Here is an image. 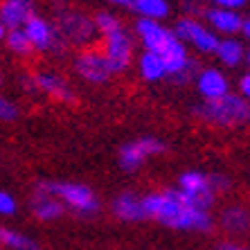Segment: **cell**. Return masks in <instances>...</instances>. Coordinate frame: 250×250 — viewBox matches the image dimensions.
<instances>
[{"mask_svg": "<svg viewBox=\"0 0 250 250\" xmlns=\"http://www.w3.org/2000/svg\"><path fill=\"white\" fill-rule=\"evenodd\" d=\"M201 21H203V23L208 25L219 39H223V36H239V32H241V23H244V14L209 5L208 9H205V14H203Z\"/></svg>", "mask_w": 250, "mask_h": 250, "instance_id": "cell-15", "label": "cell"}, {"mask_svg": "<svg viewBox=\"0 0 250 250\" xmlns=\"http://www.w3.org/2000/svg\"><path fill=\"white\" fill-rule=\"evenodd\" d=\"M108 5H115V7H128L131 5V0H104Z\"/></svg>", "mask_w": 250, "mask_h": 250, "instance_id": "cell-33", "label": "cell"}, {"mask_svg": "<svg viewBox=\"0 0 250 250\" xmlns=\"http://www.w3.org/2000/svg\"><path fill=\"white\" fill-rule=\"evenodd\" d=\"M128 9L138 18L160 21V23H167V18L171 16V2L169 0H131Z\"/></svg>", "mask_w": 250, "mask_h": 250, "instance_id": "cell-21", "label": "cell"}, {"mask_svg": "<svg viewBox=\"0 0 250 250\" xmlns=\"http://www.w3.org/2000/svg\"><path fill=\"white\" fill-rule=\"evenodd\" d=\"M72 70L82 82L90 83V86H104L115 77L104 52L95 45L83 47L72 57Z\"/></svg>", "mask_w": 250, "mask_h": 250, "instance_id": "cell-11", "label": "cell"}, {"mask_svg": "<svg viewBox=\"0 0 250 250\" xmlns=\"http://www.w3.org/2000/svg\"><path fill=\"white\" fill-rule=\"evenodd\" d=\"M239 36H244L246 41H248V45H250V16H244V23H241V32H239Z\"/></svg>", "mask_w": 250, "mask_h": 250, "instance_id": "cell-32", "label": "cell"}, {"mask_svg": "<svg viewBox=\"0 0 250 250\" xmlns=\"http://www.w3.org/2000/svg\"><path fill=\"white\" fill-rule=\"evenodd\" d=\"M0 86H2V72H0Z\"/></svg>", "mask_w": 250, "mask_h": 250, "instance_id": "cell-36", "label": "cell"}, {"mask_svg": "<svg viewBox=\"0 0 250 250\" xmlns=\"http://www.w3.org/2000/svg\"><path fill=\"white\" fill-rule=\"evenodd\" d=\"M167 153V142L156 135H140V138H133L124 142L120 146V153H117V165L122 171L126 174H133L138 169L145 167L151 158H158Z\"/></svg>", "mask_w": 250, "mask_h": 250, "instance_id": "cell-7", "label": "cell"}, {"mask_svg": "<svg viewBox=\"0 0 250 250\" xmlns=\"http://www.w3.org/2000/svg\"><path fill=\"white\" fill-rule=\"evenodd\" d=\"M244 63L248 65V70H250V45H246V61Z\"/></svg>", "mask_w": 250, "mask_h": 250, "instance_id": "cell-35", "label": "cell"}, {"mask_svg": "<svg viewBox=\"0 0 250 250\" xmlns=\"http://www.w3.org/2000/svg\"><path fill=\"white\" fill-rule=\"evenodd\" d=\"M5 36H7V27H5L2 23H0V43L5 41Z\"/></svg>", "mask_w": 250, "mask_h": 250, "instance_id": "cell-34", "label": "cell"}, {"mask_svg": "<svg viewBox=\"0 0 250 250\" xmlns=\"http://www.w3.org/2000/svg\"><path fill=\"white\" fill-rule=\"evenodd\" d=\"M216 226L221 228V232H226L230 239L246 237L250 232V208L244 203H228L219 212Z\"/></svg>", "mask_w": 250, "mask_h": 250, "instance_id": "cell-14", "label": "cell"}, {"mask_svg": "<svg viewBox=\"0 0 250 250\" xmlns=\"http://www.w3.org/2000/svg\"><path fill=\"white\" fill-rule=\"evenodd\" d=\"M57 9V16H54V27H57V34L59 39L63 41L65 47H90L93 41L97 39V29H95L93 23V16L79 12V9H72L68 5H61L54 7Z\"/></svg>", "mask_w": 250, "mask_h": 250, "instance_id": "cell-5", "label": "cell"}, {"mask_svg": "<svg viewBox=\"0 0 250 250\" xmlns=\"http://www.w3.org/2000/svg\"><path fill=\"white\" fill-rule=\"evenodd\" d=\"M214 250H250V246L241 244L239 239H223L214 246Z\"/></svg>", "mask_w": 250, "mask_h": 250, "instance_id": "cell-31", "label": "cell"}, {"mask_svg": "<svg viewBox=\"0 0 250 250\" xmlns=\"http://www.w3.org/2000/svg\"><path fill=\"white\" fill-rule=\"evenodd\" d=\"M2 43H5L7 50L18 59H27L34 54V47H32V43H29L27 34H25L23 29H7V36Z\"/></svg>", "mask_w": 250, "mask_h": 250, "instance_id": "cell-23", "label": "cell"}, {"mask_svg": "<svg viewBox=\"0 0 250 250\" xmlns=\"http://www.w3.org/2000/svg\"><path fill=\"white\" fill-rule=\"evenodd\" d=\"M214 57L221 68L234 70L239 65H244L246 61V43L239 36H223V39H219Z\"/></svg>", "mask_w": 250, "mask_h": 250, "instance_id": "cell-19", "label": "cell"}, {"mask_svg": "<svg viewBox=\"0 0 250 250\" xmlns=\"http://www.w3.org/2000/svg\"><path fill=\"white\" fill-rule=\"evenodd\" d=\"M192 83L196 88L201 102H214V99H221L228 93H232V82H230L226 70H221L219 65H203V68H198Z\"/></svg>", "mask_w": 250, "mask_h": 250, "instance_id": "cell-13", "label": "cell"}, {"mask_svg": "<svg viewBox=\"0 0 250 250\" xmlns=\"http://www.w3.org/2000/svg\"><path fill=\"white\" fill-rule=\"evenodd\" d=\"M142 208H145L146 219H151L169 230L209 234L216 228V219L212 212L189 208L174 187L142 194Z\"/></svg>", "mask_w": 250, "mask_h": 250, "instance_id": "cell-2", "label": "cell"}, {"mask_svg": "<svg viewBox=\"0 0 250 250\" xmlns=\"http://www.w3.org/2000/svg\"><path fill=\"white\" fill-rule=\"evenodd\" d=\"M135 68L142 82L146 83H160L167 82V70H165V61L163 57H158L153 52H142L135 57Z\"/></svg>", "mask_w": 250, "mask_h": 250, "instance_id": "cell-20", "label": "cell"}, {"mask_svg": "<svg viewBox=\"0 0 250 250\" xmlns=\"http://www.w3.org/2000/svg\"><path fill=\"white\" fill-rule=\"evenodd\" d=\"M174 34L178 36V41L187 47L194 50L201 57H214V50L219 45V36L201 21V18L192 16H181L174 23Z\"/></svg>", "mask_w": 250, "mask_h": 250, "instance_id": "cell-9", "label": "cell"}, {"mask_svg": "<svg viewBox=\"0 0 250 250\" xmlns=\"http://www.w3.org/2000/svg\"><path fill=\"white\" fill-rule=\"evenodd\" d=\"M212 7H221V9H230V12H241L250 0H208Z\"/></svg>", "mask_w": 250, "mask_h": 250, "instance_id": "cell-29", "label": "cell"}, {"mask_svg": "<svg viewBox=\"0 0 250 250\" xmlns=\"http://www.w3.org/2000/svg\"><path fill=\"white\" fill-rule=\"evenodd\" d=\"M181 7H183V16H192V18H203L205 9H208V2L205 0H181Z\"/></svg>", "mask_w": 250, "mask_h": 250, "instance_id": "cell-27", "label": "cell"}, {"mask_svg": "<svg viewBox=\"0 0 250 250\" xmlns=\"http://www.w3.org/2000/svg\"><path fill=\"white\" fill-rule=\"evenodd\" d=\"M209 183H212V189H214L216 196L219 194H228L232 189V178L228 174H209Z\"/></svg>", "mask_w": 250, "mask_h": 250, "instance_id": "cell-28", "label": "cell"}, {"mask_svg": "<svg viewBox=\"0 0 250 250\" xmlns=\"http://www.w3.org/2000/svg\"><path fill=\"white\" fill-rule=\"evenodd\" d=\"M192 115L198 122L208 124L212 128L237 131V128L250 126V104L244 97H239L234 90L221 99H214V102H198V104H194Z\"/></svg>", "mask_w": 250, "mask_h": 250, "instance_id": "cell-3", "label": "cell"}, {"mask_svg": "<svg viewBox=\"0 0 250 250\" xmlns=\"http://www.w3.org/2000/svg\"><path fill=\"white\" fill-rule=\"evenodd\" d=\"M111 212L117 221L122 223H142L146 221L145 208H142V194L126 189L120 192L115 198L111 201Z\"/></svg>", "mask_w": 250, "mask_h": 250, "instance_id": "cell-17", "label": "cell"}, {"mask_svg": "<svg viewBox=\"0 0 250 250\" xmlns=\"http://www.w3.org/2000/svg\"><path fill=\"white\" fill-rule=\"evenodd\" d=\"M27 208H29V214L34 216L39 223H54L68 214L59 198H54L52 194H47V192H41L36 187L32 189Z\"/></svg>", "mask_w": 250, "mask_h": 250, "instance_id": "cell-16", "label": "cell"}, {"mask_svg": "<svg viewBox=\"0 0 250 250\" xmlns=\"http://www.w3.org/2000/svg\"><path fill=\"white\" fill-rule=\"evenodd\" d=\"M106 61L111 65L113 75H124L135 61V50H138V41H135L133 32H128L126 27H120L111 34L102 36V47Z\"/></svg>", "mask_w": 250, "mask_h": 250, "instance_id": "cell-10", "label": "cell"}, {"mask_svg": "<svg viewBox=\"0 0 250 250\" xmlns=\"http://www.w3.org/2000/svg\"><path fill=\"white\" fill-rule=\"evenodd\" d=\"M0 250H43L41 244L27 232L0 223Z\"/></svg>", "mask_w": 250, "mask_h": 250, "instance_id": "cell-22", "label": "cell"}, {"mask_svg": "<svg viewBox=\"0 0 250 250\" xmlns=\"http://www.w3.org/2000/svg\"><path fill=\"white\" fill-rule=\"evenodd\" d=\"M34 14V0H0V23L7 29H23Z\"/></svg>", "mask_w": 250, "mask_h": 250, "instance_id": "cell-18", "label": "cell"}, {"mask_svg": "<svg viewBox=\"0 0 250 250\" xmlns=\"http://www.w3.org/2000/svg\"><path fill=\"white\" fill-rule=\"evenodd\" d=\"M18 214V198L7 189H0V219H12Z\"/></svg>", "mask_w": 250, "mask_h": 250, "instance_id": "cell-26", "label": "cell"}, {"mask_svg": "<svg viewBox=\"0 0 250 250\" xmlns=\"http://www.w3.org/2000/svg\"><path fill=\"white\" fill-rule=\"evenodd\" d=\"M36 189L52 194L54 198L61 201L65 212H72L75 216L82 219H93L102 209V201H99L97 192L86 183H75V181H54V178H39L34 183Z\"/></svg>", "mask_w": 250, "mask_h": 250, "instance_id": "cell-4", "label": "cell"}, {"mask_svg": "<svg viewBox=\"0 0 250 250\" xmlns=\"http://www.w3.org/2000/svg\"><path fill=\"white\" fill-rule=\"evenodd\" d=\"M18 117H21V106L12 97L0 93V122L9 124V122H16Z\"/></svg>", "mask_w": 250, "mask_h": 250, "instance_id": "cell-25", "label": "cell"}, {"mask_svg": "<svg viewBox=\"0 0 250 250\" xmlns=\"http://www.w3.org/2000/svg\"><path fill=\"white\" fill-rule=\"evenodd\" d=\"M237 95L239 97H244L250 104V70H246L244 75L237 79Z\"/></svg>", "mask_w": 250, "mask_h": 250, "instance_id": "cell-30", "label": "cell"}, {"mask_svg": "<svg viewBox=\"0 0 250 250\" xmlns=\"http://www.w3.org/2000/svg\"><path fill=\"white\" fill-rule=\"evenodd\" d=\"M133 36L145 52H153L158 57H163L167 82H171L174 86H189L194 82L201 65L189 54V50L178 41V36L174 34V29L167 23L138 18L133 23Z\"/></svg>", "mask_w": 250, "mask_h": 250, "instance_id": "cell-1", "label": "cell"}, {"mask_svg": "<svg viewBox=\"0 0 250 250\" xmlns=\"http://www.w3.org/2000/svg\"><path fill=\"white\" fill-rule=\"evenodd\" d=\"M93 23H95V29H97L99 36H106V34H111V32H115V29L124 27V23L120 21V16L113 14L111 9H102V12H97L93 16Z\"/></svg>", "mask_w": 250, "mask_h": 250, "instance_id": "cell-24", "label": "cell"}, {"mask_svg": "<svg viewBox=\"0 0 250 250\" xmlns=\"http://www.w3.org/2000/svg\"><path fill=\"white\" fill-rule=\"evenodd\" d=\"M174 189L181 194V198L189 208L212 212V208L216 203V194L212 189V183H209V174H205L201 169H187V171H183L178 176V181H176Z\"/></svg>", "mask_w": 250, "mask_h": 250, "instance_id": "cell-8", "label": "cell"}, {"mask_svg": "<svg viewBox=\"0 0 250 250\" xmlns=\"http://www.w3.org/2000/svg\"><path fill=\"white\" fill-rule=\"evenodd\" d=\"M23 32L27 34L34 52H39V54H63L65 52V45L59 39L54 23L50 18L41 16V14H34V16L29 18L27 23L23 25Z\"/></svg>", "mask_w": 250, "mask_h": 250, "instance_id": "cell-12", "label": "cell"}, {"mask_svg": "<svg viewBox=\"0 0 250 250\" xmlns=\"http://www.w3.org/2000/svg\"><path fill=\"white\" fill-rule=\"evenodd\" d=\"M23 86L27 93L43 95L57 104H77V93L61 72L54 70H36L23 77Z\"/></svg>", "mask_w": 250, "mask_h": 250, "instance_id": "cell-6", "label": "cell"}]
</instances>
